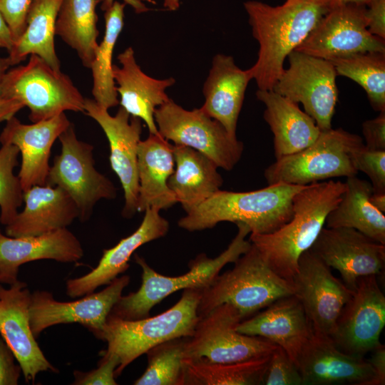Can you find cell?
<instances>
[{"label":"cell","mask_w":385,"mask_h":385,"mask_svg":"<svg viewBox=\"0 0 385 385\" xmlns=\"http://www.w3.org/2000/svg\"><path fill=\"white\" fill-rule=\"evenodd\" d=\"M253 37L259 43L250 68L260 90H272L284 63L330 9L329 0H286L279 6L259 1L244 3Z\"/></svg>","instance_id":"6da1fadb"},{"label":"cell","mask_w":385,"mask_h":385,"mask_svg":"<svg viewBox=\"0 0 385 385\" xmlns=\"http://www.w3.org/2000/svg\"><path fill=\"white\" fill-rule=\"evenodd\" d=\"M345 190L340 180L305 185L293 197L287 222L271 233L250 234V242L275 273L292 282L300 256L311 248Z\"/></svg>","instance_id":"7a4b0ae2"},{"label":"cell","mask_w":385,"mask_h":385,"mask_svg":"<svg viewBox=\"0 0 385 385\" xmlns=\"http://www.w3.org/2000/svg\"><path fill=\"white\" fill-rule=\"evenodd\" d=\"M305 185L284 183L249 192L220 189L180 219V227L192 232L212 228L221 222H242L250 233H271L293 214L292 200Z\"/></svg>","instance_id":"3957f363"},{"label":"cell","mask_w":385,"mask_h":385,"mask_svg":"<svg viewBox=\"0 0 385 385\" xmlns=\"http://www.w3.org/2000/svg\"><path fill=\"white\" fill-rule=\"evenodd\" d=\"M202 289H185L172 307L153 317L125 320L108 316L103 329L94 336L107 342L103 354L118 360L115 377L153 346L165 341L190 337L199 320L197 307Z\"/></svg>","instance_id":"277c9868"},{"label":"cell","mask_w":385,"mask_h":385,"mask_svg":"<svg viewBox=\"0 0 385 385\" xmlns=\"http://www.w3.org/2000/svg\"><path fill=\"white\" fill-rule=\"evenodd\" d=\"M237 233L227 248L215 258L201 254L190 262V270L177 277H167L156 272L138 255L134 256L135 262L142 269V283L135 292L121 296L112 308L108 316L125 320H135L149 317L150 309L170 294L185 289H205L228 263L235 262L248 251L252 244L245 238L251 232L242 222L235 223Z\"/></svg>","instance_id":"5b68a950"},{"label":"cell","mask_w":385,"mask_h":385,"mask_svg":"<svg viewBox=\"0 0 385 385\" xmlns=\"http://www.w3.org/2000/svg\"><path fill=\"white\" fill-rule=\"evenodd\" d=\"M234 263L232 270L218 274L202 290L197 307L199 317L228 303L237 309L244 320L274 301L294 294L292 283L275 273L252 244Z\"/></svg>","instance_id":"8992f818"},{"label":"cell","mask_w":385,"mask_h":385,"mask_svg":"<svg viewBox=\"0 0 385 385\" xmlns=\"http://www.w3.org/2000/svg\"><path fill=\"white\" fill-rule=\"evenodd\" d=\"M361 136L342 128L321 130L310 145L276 159L264 176L268 185L284 183L307 185L337 177L356 176L352 153L363 147Z\"/></svg>","instance_id":"52a82bcc"},{"label":"cell","mask_w":385,"mask_h":385,"mask_svg":"<svg viewBox=\"0 0 385 385\" xmlns=\"http://www.w3.org/2000/svg\"><path fill=\"white\" fill-rule=\"evenodd\" d=\"M0 97L21 102L32 123L50 119L66 111L84 113L85 98L71 79L36 54L26 65L6 73Z\"/></svg>","instance_id":"ba28073f"},{"label":"cell","mask_w":385,"mask_h":385,"mask_svg":"<svg viewBox=\"0 0 385 385\" xmlns=\"http://www.w3.org/2000/svg\"><path fill=\"white\" fill-rule=\"evenodd\" d=\"M242 321L237 309L222 304L200 317L193 334L187 337L183 359L207 363H232L270 354L277 345L259 337L240 333Z\"/></svg>","instance_id":"9c48e42d"},{"label":"cell","mask_w":385,"mask_h":385,"mask_svg":"<svg viewBox=\"0 0 385 385\" xmlns=\"http://www.w3.org/2000/svg\"><path fill=\"white\" fill-rule=\"evenodd\" d=\"M154 118L163 138L202 153L218 168L231 170L240 160L243 143L201 108L188 111L170 98L155 109Z\"/></svg>","instance_id":"30bf717a"},{"label":"cell","mask_w":385,"mask_h":385,"mask_svg":"<svg viewBox=\"0 0 385 385\" xmlns=\"http://www.w3.org/2000/svg\"><path fill=\"white\" fill-rule=\"evenodd\" d=\"M60 154L50 166L46 184L64 190L76 203L78 218L88 220L96 202L114 199L113 183L94 166L93 146L78 139L72 123L59 135Z\"/></svg>","instance_id":"8fae6325"},{"label":"cell","mask_w":385,"mask_h":385,"mask_svg":"<svg viewBox=\"0 0 385 385\" xmlns=\"http://www.w3.org/2000/svg\"><path fill=\"white\" fill-rule=\"evenodd\" d=\"M289 66L277 81L273 91L299 103L320 130L332 128L338 101L336 70L328 60L297 51L287 58Z\"/></svg>","instance_id":"7c38bea8"},{"label":"cell","mask_w":385,"mask_h":385,"mask_svg":"<svg viewBox=\"0 0 385 385\" xmlns=\"http://www.w3.org/2000/svg\"><path fill=\"white\" fill-rule=\"evenodd\" d=\"M366 10V6L356 4L331 7L294 51L328 61L359 53L385 52V39L367 29Z\"/></svg>","instance_id":"4fadbf2b"},{"label":"cell","mask_w":385,"mask_h":385,"mask_svg":"<svg viewBox=\"0 0 385 385\" xmlns=\"http://www.w3.org/2000/svg\"><path fill=\"white\" fill-rule=\"evenodd\" d=\"M130 280L128 275H122L103 290L71 302L58 301L51 292L46 290L31 292L29 321L34 336L37 339L47 328L68 323H78L95 335L103 329Z\"/></svg>","instance_id":"5bb4252c"},{"label":"cell","mask_w":385,"mask_h":385,"mask_svg":"<svg viewBox=\"0 0 385 385\" xmlns=\"http://www.w3.org/2000/svg\"><path fill=\"white\" fill-rule=\"evenodd\" d=\"M292 283L293 295L302 304L312 331L330 337L354 291L335 277L310 250L300 256Z\"/></svg>","instance_id":"9a60e30c"},{"label":"cell","mask_w":385,"mask_h":385,"mask_svg":"<svg viewBox=\"0 0 385 385\" xmlns=\"http://www.w3.org/2000/svg\"><path fill=\"white\" fill-rule=\"evenodd\" d=\"M384 326L385 297L376 276L363 277L344 307L330 338L344 352L364 358L381 344Z\"/></svg>","instance_id":"2e32d148"},{"label":"cell","mask_w":385,"mask_h":385,"mask_svg":"<svg viewBox=\"0 0 385 385\" xmlns=\"http://www.w3.org/2000/svg\"><path fill=\"white\" fill-rule=\"evenodd\" d=\"M84 113L95 120L105 133L110 146V163L121 183L125 198L122 215L130 218L137 212L138 197V146L141 120L121 106L115 115L93 99L85 98Z\"/></svg>","instance_id":"e0dca14e"},{"label":"cell","mask_w":385,"mask_h":385,"mask_svg":"<svg viewBox=\"0 0 385 385\" xmlns=\"http://www.w3.org/2000/svg\"><path fill=\"white\" fill-rule=\"evenodd\" d=\"M354 291L359 279L380 274L385 265V245L347 227H324L309 249Z\"/></svg>","instance_id":"ac0fdd59"},{"label":"cell","mask_w":385,"mask_h":385,"mask_svg":"<svg viewBox=\"0 0 385 385\" xmlns=\"http://www.w3.org/2000/svg\"><path fill=\"white\" fill-rule=\"evenodd\" d=\"M31 292L18 280L6 288L0 284V334L20 365L26 382L34 384L43 371L58 373L38 346L30 327Z\"/></svg>","instance_id":"d6986e66"},{"label":"cell","mask_w":385,"mask_h":385,"mask_svg":"<svg viewBox=\"0 0 385 385\" xmlns=\"http://www.w3.org/2000/svg\"><path fill=\"white\" fill-rule=\"evenodd\" d=\"M297 365L302 385H375V374L367 360L344 352L330 337L313 331Z\"/></svg>","instance_id":"ffe728a7"},{"label":"cell","mask_w":385,"mask_h":385,"mask_svg":"<svg viewBox=\"0 0 385 385\" xmlns=\"http://www.w3.org/2000/svg\"><path fill=\"white\" fill-rule=\"evenodd\" d=\"M0 134L1 144L16 145L21 155L18 176L24 191L46 184L53 144L71 123L64 113L50 119L24 124L14 116Z\"/></svg>","instance_id":"44dd1931"},{"label":"cell","mask_w":385,"mask_h":385,"mask_svg":"<svg viewBox=\"0 0 385 385\" xmlns=\"http://www.w3.org/2000/svg\"><path fill=\"white\" fill-rule=\"evenodd\" d=\"M83 255L81 242L67 228L19 237H9L0 229V284L16 282L19 267L25 263L39 260L72 263Z\"/></svg>","instance_id":"7402d4cb"},{"label":"cell","mask_w":385,"mask_h":385,"mask_svg":"<svg viewBox=\"0 0 385 385\" xmlns=\"http://www.w3.org/2000/svg\"><path fill=\"white\" fill-rule=\"evenodd\" d=\"M144 212L138 229L114 247L104 250L94 269L83 276L66 281V293L68 297H81L94 292L102 285H108L129 268L130 258L139 247L167 234L169 222L160 215L158 210L150 207Z\"/></svg>","instance_id":"603a6c76"},{"label":"cell","mask_w":385,"mask_h":385,"mask_svg":"<svg viewBox=\"0 0 385 385\" xmlns=\"http://www.w3.org/2000/svg\"><path fill=\"white\" fill-rule=\"evenodd\" d=\"M237 330L264 338L282 348L296 363L312 329L304 308L294 295L280 298L241 321Z\"/></svg>","instance_id":"cb8c5ba5"},{"label":"cell","mask_w":385,"mask_h":385,"mask_svg":"<svg viewBox=\"0 0 385 385\" xmlns=\"http://www.w3.org/2000/svg\"><path fill=\"white\" fill-rule=\"evenodd\" d=\"M24 207L6 226L5 234L19 237L36 236L67 228L78 218V209L61 188L48 184L24 191Z\"/></svg>","instance_id":"d4e9b609"},{"label":"cell","mask_w":385,"mask_h":385,"mask_svg":"<svg viewBox=\"0 0 385 385\" xmlns=\"http://www.w3.org/2000/svg\"><path fill=\"white\" fill-rule=\"evenodd\" d=\"M121 66L113 65L116 91L120 106L131 116L143 120L150 134H158L154 113L170 98L165 90L175 83L173 78L155 79L146 75L138 65L134 51L127 48L118 56Z\"/></svg>","instance_id":"484cf974"},{"label":"cell","mask_w":385,"mask_h":385,"mask_svg":"<svg viewBox=\"0 0 385 385\" xmlns=\"http://www.w3.org/2000/svg\"><path fill=\"white\" fill-rule=\"evenodd\" d=\"M252 79L249 69L242 70L231 56L217 54L203 85L205 102L201 108L236 136L238 117L247 86Z\"/></svg>","instance_id":"4316f807"},{"label":"cell","mask_w":385,"mask_h":385,"mask_svg":"<svg viewBox=\"0 0 385 385\" xmlns=\"http://www.w3.org/2000/svg\"><path fill=\"white\" fill-rule=\"evenodd\" d=\"M173 145L159 133L150 134L138 146V197L137 211L166 210L176 198L168 186L174 172Z\"/></svg>","instance_id":"83f0119b"},{"label":"cell","mask_w":385,"mask_h":385,"mask_svg":"<svg viewBox=\"0 0 385 385\" xmlns=\"http://www.w3.org/2000/svg\"><path fill=\"white\" fill-rule=\"evenodd\" d=\"M257 98L265 106L263 117L273 133L276 159L300 151L317 138L320 130L299 103L273 90H260Z\"/></svg>","instance_id":"f1b7e54d"},{"label":"cell","mask_w":385,"mask_h":385,"mask_svg":"<svg viewBox=\"0 0 385 385\" xmlns=\"http://www.w3.org/2000/svg\"><path fill=\"white\" fill-rule=\"evenodd\" d=\"M175 169L168 186L186 212L220 190L223 183L217 166L202 153L185 145H173Z\"/></svg>","instance_id":"f546056e"},{"label":"cell","mask_w":385,"mask_h":385,"mask_svg":"<svg viewBox=\"0 0 385 385\" xmlns=\"http://www.w3.org/2000/svg\"><path fill=\"white\" fill-rule=\"evenodd\" d=\"M346 190L337 205L329 213L324 227L355 229L385 245V215L370 201V182L356 176L346 178Z\"/></svg>","instance_id":"4dcf8cb0"},{"label":"cell","mask_w":385,"mask_h":385,"mask_svg":"<svg viewBox=\"0 0 385 385\" xmlns=\"http://www.w3.org/2000/svg\"><path fill=\"white\" fill-rule=\"evenodd\" d=\"M63 0H32L26 19L27 26L21 37L14 43L7 57L11 66L36 54L53 69L61 71V63L54 45L55 27Z\"/></svg>","instance_id":"1f68e13d"},{"label":"cell","mask_w":385,"mask_h":385,"mask_svg":"<svg viewBox=\"0 0 385 385\" xmlns=\"http://www.w3.org/2000/svg\"><path fill=\"white\" fill-rule=\"evenodd\" d=\"M102 0H63L55 34L74 49L82 64L90 68L98 43L96 6Z\"/></svg>","instance_id":"d6a6232c"},{"label":"cell","mask_w":385,"mask_h":385,"mask_svg":"<svg viewBox=\"0 0 385 385\" xmlns=\"http://www.w3.org/2000/svg\"><path fill=\"white\" fill-rule=\"evenodd\" d=\"M125 5L124 2L115 0L105 11L104 36L98 44L90 68L93 76V100L107 110L119 104L113 75L112 56L116 41L123 28Z\"/></svg>","instance_id":"836d02e7"},{"label":"cell","mask_w":385,"mask_h":385,"mask_svg":"<svg viewBox=\"0 0 385 385\" xmlns=\"http://www.w3.org/2000/svg\"><path fill=\"white\" fill-rule=\"evenodd\" d=\"M270 354L232 363H207L183 359L184 385L263 384Z\"/></svg>","instance_id":"e575fe53"},{"label":"cell","mask_w":385,"mask_h":385,"mask_svg":"<svg viewBox=\"0 0 385 385\" xmlns=\"http://www.w3.org/2000/svg\"><path fill=\"white\" fill-rule=\"evenodd\" d=\"M338 76L357 83L376 111H385V52H365L330 60Z\"/></svg>","instance_id":"d590c367"},{"label":"cell","mask_w":385,"mask_h":385,"mask_svg":"<svg viewBox=\"0 0 385 385\" xmlns=\"http://www.w3.org/2000/svg\"><path fill=\"white\" fill-rule=\"evenodd\" d=\"M187 337L165 341L150 349L148 366L135 385H184L183 351Z\"/></svg>","instance_id":"8d00e7d4"},{"label":"cell","mask_w":385,"mask_h":385,"mask_svg":"<svg viewBox=\"0 0 385 385\" xmlns=\"http://www.w3.org/2000/svg\"><path fill=\"white\" fill-rule=\"evenodd\" d=\"M19 148L12 144L0 148V223L6 226L16 217L24 202V190L14 169L19 164Z\"/></svg>","instance_id":"74e56055"},{"label":"cell","mask_w":385,"mask_h":385,"mask_svg":"<svg viewBox=\"0 0 385 385\" xmlns=\"http://www.w3.org/2000/svg\"><path fill=\"white\" fill-rule=\"evenodd\" d=\"M263 384L302 385V379L297 365L279 346H277L270 354Z\"/></svg>","instance_id":"f35d334b"},{"label":"cell","mask_w":385,"mask_h":385,"mask_svg":"<svg viewBox=\"0 0 385 385\" xmlns=\"http://www.w3.org/2000/svg\"><path fill=\"white\" fill-rule=\"evenodd\" d=\"M356 170L370 179L373 192H385V150H370L365 145L352 153Z\"/></svg>","instance_id":"ab89813d"},{"label":"cell","mask_w":385,"mask_h":385,"mask_svg":"<svg viewBox=\"0 0 385 385\" xmlns=\"http://www.w3.org/2000/svg\"><path fill=\"white\" fill-rule=\"evenodd\" d=\"M118 360L113 355L103 354L98 366L88 371L75 370L73 385H116L115 370Z\"/></svg>","instance_id":"60d3db41"},{"label":"cell","mask_w":385,"mask_h":385,"mask_svg":"<svg viewBox=\"0 0 385 385\" xmlns=\"http://www.w3.org/2000/svg\"><path fill=\"white\" fill-rule=\"evenodd\" d=\"M32 0H0V11L11 31L14 43L24 34Z\"/></svg>","instance_id":"b9f144b4"},{"label":"cell","mask_w":385,"mask_h":385,"mask_svg":"<svg viewBox=\"0 0 385 385\" xmlns=\"http://www.w3.org/2000/svg\"><path fill=\"white\" fill-rule=\"evenodd\" d=\"M365 148L370 150H385V111L362 123Z\"/></svg>","instance_id":"7bdbcfd3"},{"label":"cell","mask_w":385,"mask_h":385,"mask_svg":"<svg viewBox=\"0 0 385 385\" xmlns=\"http://www.w3.org/2000/svg\"><path fill=\"white\" fill-rule=\"evenodd\" d=\"M16 361L11 349L0 339V385L18 384L22 371Z\"/></svg>","instance_id":"ee69618b"},{"label":"cell","mask_w":385,"mask_h":385,"mask_svg":"<svg viewBox=\"0 0 385 385\" xmlns=\"http://www.w3.org/2000/svg\"><path fill=\"white\" fill-rule=\"evenodd\" d=\"M366 6L369 31L385 39V0H372Z\"/></svg>","instance_id":"f6af8a7d"},{"label":"cell","mask_w":385,"mask_h":385,"mask_svg":"<svg viewBox=\"0 0 385 385\" xmlns=\"http://www.w3.org/2000/svg\"><path fill=\"white\" fill-rule=\"evenodd\" d=\"M371 352V358L367 361L371 364L375 374V385L385 384V346L379 344Z\"/></svg>","instance_id":"bcb514c9"},{"label":"cell","mask_w":385,"mask_h":385,"mask_svg":"<svg viewBox=\"0 0 385 385\" xmlns=\"http://www.w3.org/2000/svg\"><path fill=\"white\" fill-rule=\"evenodd\" d=\"M24 107L19 101L0 97V122L6 121Z\"/></svg>","instance_id":"7dc6e473"},{"label":"cell","mask_w":385,"mask_h":385,"mask_svg":"<svg viewBox=\"0 0 385 385\" xmlns=\"http://www.w3.org/2000/svg\"><path fill=\"white\" fill-rule=\"evenodd\" d=\"M14 43L11 31L0 11V47L9 51Z\"/></svg>","instance_id":"c3c4849f"},{"label":"cell","mask_w":385,"mask_h":385,"mask_svg":"<svg viewBox=\"0 0 385 385\" xmlns=\"http://www.w3.org/2000/svg\"><path fill=\"white\" fill-rule=\"evenodd\" d=\"M115 0H103L101 2V9L104 11L108 10ZM126 4L131 6L136 14L143 13L148 11V8L140 0H123Z\"/></svg>","instance_id":"681fc988"},{"label":"cell","mask_w":385,"mask_h":385,"mask_svg":"<svg viewBox=\"0 0 385 385\" xmlns=\"http://www.w3.org/2000/svg\"><path fill=\"white\" fill-rule=\"evenodd\" d=\"M370 201L376 209L385 212V192H372Z\"/></svg>","instance_id":"f907efd6"},{"label":"cell","mask_w":385,"mask_h":385,"mask_svg":"<svg viewBox=\"0 0 385 385\" xmlns=\"http://www.w3.org/2000/svg\"><path fill=\"white\" fill-rule=\"evenodd\" d=\"M372 0H329L330 8L345 4H356L366 6Z\"/></svg>","instance_id":"816d5d0a"},{"label":"cell","mask_w":385,"mask_h":385,"mask_svg":"<svg viewBox=\"0 0 385 385\" xmlns=\"http://www.w3.org/2000/svg\"><path fill=\"white\" fill-rule=\"evenodd\" d=\"M9 66H11V64L9 61L8 58L0 57V95H1V88L2 81Z\"/></svg>","instance_id":"f5cc1de1"},{"label":"cell","mask_w":385,"mask_h":385,"mask_svg":"<svg viewBox=\"0 0 385 385\" xmlns=\"http://www.w3.org/2000/svg\"><path fill=\"white\" fill-rule=\"evenodd\" d=\"M163 6L170 11H175L180 6V0H164Z\"/></svg>","instance_id":"db71d44e"},{"label":"cell","mask_w":385,"mask_h":385,"mask_svg":"<svg viewBox=\"0 0 385 385\" xmlns=\"http://www.w3.org/2000/svg\"><path fill=\"white\" fill-rule=\"evenodd\" d=\"M103 1V0H102Z\"/></svg>","instance_id":"11a10c76"}]
</instances>
